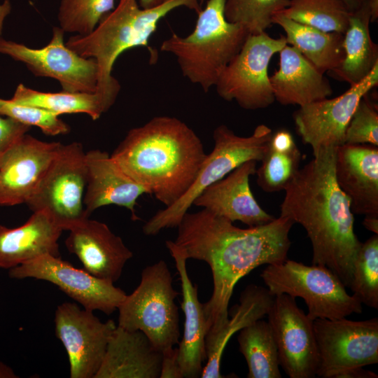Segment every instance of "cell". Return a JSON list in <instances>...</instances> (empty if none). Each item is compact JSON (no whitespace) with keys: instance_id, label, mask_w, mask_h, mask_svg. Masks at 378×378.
Returning <instances> with one entry per match:
<instances>
[{"instance_id":"6da1fadb","label":"cell","mask_w":378,"mask_h":378,"mask_svg":"<svg viewBox=\"0 0 378 378\" xmlns=\"http://www.w3.org/2000/svg\"><path fill=\"white\" fill-rule=\"evenodd\" d=\"M293 224L279 216L268 223L242 229L205 209L183 215L173 241L187 259L206 262L212 273L213 292L203 303L206 338L227 320L230 298L243 276L260 265L287 259Z\"/></svg>"},{"instance_id":"7a4b0ae2","label":"cell","mask_w":378,"mask_h":378,"mask_svg":"<svg viewBox=\"0 0 378 378\" xmlns=\"http://www.w3.org/2000/svg\"><path fill=\"white\" fill-rule=\"evenodd\" d=\"M337 147L321 148L284 189L280 216L302 225L312 247V264L326 267L346 288L361 246L349 198L335 176Z\"/></svg>"},{"instance_id":"3957f363","label":"cell","mask_w":378,"mask_h":378,"mask_svg":"<svg viewBox=\"0 0 378 378\" xmlns=\"http://www.w3.org/2000/svg\"><path fill=\"white\" fill-rule=\"evenodd\" d=\"M111 156L168 207L193 184L206 154L200 138L187 124L159 115L131 129Z\"/></svg>"},{"instance_id":"277c9868","label":"cell","mask_w":378,"mask_h":378,"mask_svg":"<svg viewBox=\"0 0 378 378\" xmlns=\"http://www.w3.org/2000/svg\"><path fill=\"white\" fill-rule=\"evenodd\" d=\"M202 10L199 0H169L151 9L141 8L137 0H119L113 10L106 13L89 34H76L65 42L66 46L80 56L94 59L98 66L96 92L113 105L120 90L118 80L112 76L117 58L125 50L139 46L148 48L151 59L157 55L148 46L159 21L179 7Z\"/></svg>"},{"instance_id":"5b68a950","label":"cell","mask_w":378,"mask_h":378,"mask_svg":"<svg viewBox=\"0 0 378 378\" xmlns=\"http://www.w3.org/2000/svg\"><path fill=\"white\" fill-rule=\"evenodd\" d=\"M225 0H207L197 13L192 31L176 33L164 40L160 50L173 54L182 75L205 92L215 85L223 69L238 53L250 34L242 26L228 22Z\"/></svg>"},{"instance_id":"8992f818","label":"cell","mask_w":378,"mask_h":378,"mask_svg":"<svg viewBox=\"0 0 378 378\" xmlns=\"http://www.w3.org/2000/svg\"><path fill=\"white\" fill-rule=\"evenodd\" d=\"M179 293L166 262L145 267L136 288L118 307V326L141 330L162 353L179 342V314L175 300Z\"/></svg>"},{"instance_id":"52a82bcc","label":"cell","mask_w":378,"mask_h":378,"mask_svg":"<svg viewBox=\"0 0 378 378\" xmlns=\"http://www.w3.org/2000/svg\"><path fill=\"white\" fill-rule=\"evenodd\" d=\"M272 132L263 124L258 125L248 136L237 135L225 125L216 127L213 133L214 148L206 154L193 184L175 203L152 216L143 226L144 233L155 236L164 229L177 227L194 200L207 186L246 161L260 162Z\"/></svg>"},{"instance_id":"ba28073f","label":"cell","mask_w":378,"mask_h":378,"mask_svg":"<svg viewBox=\"0 0 378 378\" xmlns=\"http://www.w3.org/2000/svg\"><path fill=\"white\" fill-rule=\"evenodd\" d=\"M260 276L273 295L301 298L312 319H338L362 312V303L346 291L340 279L324 266L288 260L268 265Z\"/></svg>"},{"instance_id":"9c48e42d","label":"cell","mask_w":378,"mask_h":378,"mask_svg":"<svg viewBox=\"0 0 378 378\" xmlns=\"http://www.w3.org/2000/svg\"><path fill=\"white\" fill-rule=\"evenodd\" d=\"M85 153L78 142L62 144L26 204L48 214L62 230H70L90 216L84 206Z\"/></svg>"},{"instance_id":"30bf717a","label":"cell","mask_w":378,"mask_h":378,"mask_svg":"<svg viewBox=\"0 0 378 378\" xmlns=\"http://www.w3.org/2000/svg\"><path fill=\"white\" fill-rule=\"evenodd\" d=\"M287 45L285 36L274 38L265 31L249 34L238 53L223 69L215 83L218 94L246 110H257L275 101L268 66Z\"/></svg>"},{"instance_id":"8fae6325","label":"cell","mask_w":378,"mask_h":378,"mask_svg":"<svg viewBox=\"0 0 378 378\" xmlns=\"http://www.w3.org/2000/svg\"><path fill=\"white\" fill-rule=\"evenodd\" d=\"M316 376L338 378L349 370L378 363V318L351 321L316 318Z\"/></svg>"},{"instance_id":"7c38bea8","label":"cell","mask_w":378,"mask_h":378,"mask_svg":"<svg viewBox=\"0 0 378 378\" xmlns=\"http://www.w3.org/2000/svg\"><path fill=\"white\" fill-rule=\"evenodd\" d=\"M64 31L54 27L48 44L41 48L6 40L0 36V53L22 62L37 77H48L59 82L69 92H95L98 66L92 58L80 56L64 41Z\"/></svg>"},{"instance_id":"4fadbf2b","label":"cell","mask_w":378,"mask_h":378,"mask_svg":"<svg viewBox=\"0 0 378 378\" xmlns=\"http://www.w3.org/2000/svg\"><path fill=\"white\" fill-rule=\"evenodd\" d=\"M8 276L15 279L34 278L50 282L83 308L99 310L107 315L118 309L127 295L114 283L97 278L50 254L9 270Z\"/></svg>"},{"instance_id":"5bb4252c","label":"cell","mask_w":378,"mask_h":378,"mask_svg":"<svg viewBox=\"0 0 378 378\" xmlns=\"http://www.w3.org/2000/svg\"><path fill=\"white\" fill-rule=\"evenodd\" d=\"M57 337L65 348L71 378H94L117 325L102 322L92 311L74 302H63L55 313Z\"/></svg>"},{"instance_id":"9a60e30c","label":"cell","mask_w":378,"mask_h":378,"mask_svg":"<svg viewBox=\"0 0 378 378\" xmlns=\"http://www.w3.org/2000/svg\"><path fill=\"white\" fill-rule=\"evenodd\" d=\"M267 315L285 373L290 378L316 377L318 357L314 320L287 294L274 295Z\"/></svg>"},{"instance_id":"2e32d148","label":"cell","mask_w":378,"mask_h":378,"mask_svg":"<svg viewBox=\"0 0 378 378\" xmlns=\"http://www.w3.org/2000/svg\"><path fill=\"white\" fill-rule=\"evenodd\" d=\"M377 85L378 64L363 80L340 96L309 103L294 112L296 131L311 146L313 155L321 148L344 144L347 125L358 102Z\"/></svg>"},{"instance_id":"e0dca14e","label":"cell","mask_w":378,"mask_h":378,"mask_svg":"<svg viewBox=\"0 0 378 378\" xmlns=\"http://www.w3.org/2000/svg\"><path fill=\"white\" fill-rule=\"evenodd\" d=\"M41 141L27 133L0 160V206L26 204L62 146Z\"/></svg>"},{"instance_id":"ac0fdd59","label":"cell","mask_w":378,"mask_h":378,"mask_svg":"<svg viewBox=\"0 0 378 378\" xmlns=\"http://www.w3.org/2000/svg\"><path fill=\"white\" fill-rule=\"evenodd\" d=\"M69 231L66 247L78 257L85 271L113 283L120 279L133 256L121 237L104 223L89 218Z\"/></svg>"},{"instance_id":"d6986e66","label":"cell","mask_w":378,"mask_h":378,"mask_svg":"<svg viewBox=\"0 0 378 378\" xmlns=\"http://www.w3.org/2000/svg\"><path fill=\"white\" fill-rule=\"evenodd\" d=\"M256 164L255 160L244 162L203 190L192 205L202 207L232 223L240 221L248 227L271 222L275 218L260 207L249 186V178L257 169Z\"/></svg>"},{"instance_id":"ffe728a7","label":"cell","mask_w":378,"mask_h":378,"mask_svg":"<svg viewBox=\"0 0 378 378\" xmlns=\"http://www.w3.org/2000/svg\"><path fill=\"white\" fill-rule=\"evenodd\" d=\"M335 176L354 214H378V146L347 144L337 146Z\"/></svg>"},{"instance_id":"44dd1931","label":"cell","mask_w":378,"mask_h":378,"mask_svg":"<svg viewBox=\"0 0 378 378\" xmlns=\"http://www.w3.org/2000/svg\"><path fill=\"white\" fill-rule=\"evenodd\" d=\"M87 170L84 206L89 216L98 208L116 205L130 210L132 219L136 215V200L149 194L143 186L131 178L106 151L99 149L85 153Z\"/></svg>"},{"instance_id":"7402d4cb","label":"cell","mask_w":378,"mask_h":378,"mask_svg":"<svg viewBox=\"0 0 378 378\" xmlns=\"http://www.w3.org/2000/svg\"><path fill=\"white\" fill-rule=\"evenodd\" d=\"M166 246L174 259L182 290L181 309L184 314L183 335L178 342V359L183 377H200L203 363L206 360L205 338L206 319L203 304L198 299L197 286L194 285L187 272V258L173 241Z\"/></svg>"},{"instance_id":"603a6c76","label":"cell","mask_w":378,"mask_h":378,"mask_svg":"<svg viewBox=\"0 0 378 378\" xmlns=\"http://www.w3.org/2000/svg\"><path fill=\"white\" fill-rule=\"evenodd\" d=\"M162 360L143 332L117 325L94 378H160Z\"/></svg>"},{"instance_id":"cb8c5ba5","label":"cell","mask_w":378,"mask_h":378,"mask_svg":"<svg viewBox=\"0 0 378 378\" xmlns=\"http://www.w3.org/2000/svg\"><path fill=\"white\" fill-rule=\"evenodd\" d=\"M279 53V69L270 76L275 100L282 105L302 106L332 94L324 74L296 48L287 44Z\"/></svg>"},{"instance_id":"d4e9b609","label":"cell","mask_w":378,"mask_h":378,"mask_svg":"<svg viewBox=\"0 0 378 378\" xmlns=\"http://www.w3.org/2000/svg\"><path fill=\"white\" fill-rule=\"evenodd\" d=\"M62 231L44 211L33 212L17 227L0 225V269L9 270L46 254L60 257Z\"/></svg>"},{"instance_id":"484cf974","label":"cell","mask_w":378,"mask_h":378,"mask_svg":"<svg viewBox=\"0 0 378 378\" xmlns=\"http://www.w3.org/2000/svg\"><path fill=\"white\" fill-rule=\"evenodd\" d=\"M274 295L267 288L250 284L241 293L239 303L228 310L227 320L214 335L206 338V365L202 378L224 377L220 371L221 358L231 337L243 328L263 318L272 304Z\"/></svg>"},{"instance_id":"4316f807","label":"cell","mask_w":378,"mask_h":378,"mask_svg":"<svg viewBox=\"0 0 378 378\" xmlns=\"http://www.w3.org/2000/svg\"><path fill=\"white\" fill-rule=\"evenodd\" d=\"M368 1L351 12L343 36L344 59L337 68L328 72L350 86L363 80L378 64V47L370 32L371 14Z\"/></svg>"},{"instance_id":"83f0119b","label":"cell","mask_w":378,"mask_h":378,"mask_svg":"<svg viewBox=\"0 0 378 378\" xmlns=\"http://www.w3.org/2000/svg\"><path fill=\"white\" fill-rule=\"evenodd\" d=\"M272 24L281 27L285 31L287 44L296 48L321 73L334 70L342 62L343 34L326 32L297 22L279 13L274 16Z\"/></svg>"},{"instance_id":"f1b7e54d","label":"cell","mask_w":378,"mask_h":378,"mask_svg":"<svg viewBox=\"0 0 378 378\" xmlns=\"http://www.w3.org/2000/svg\"><path fill=\"white\" fill-rule=\"evenodd\" d=\"M302 155L292 134L286 129L272 132L256 169L257 184L265 192L284 190L300 169Z\"/></svg>"},{"instance_id":"f546056e","label":"cell","mask_w":378,"mask_h":378,"mask_svg":"<svg viewBox=\"0 0 378 378\" xmlns=\"http://www.w3.org/2000/svg\"><path fill=\"white\" fill-rule=\"evenodd\" d=\"M15 103L42 108L58 115L85 113L93 120L108 111L112 105L97 92H45L19 84L10 99Z\"/></svg>"},{"instance_id":"4dcf8cb0","label":"cell","mask_w":378,"mask_h":378,"mask_svg":"<svg viewBox=\"0 0 378 378\" xmlns=\"http://www.w3.org/2000/svg\"><path fill=\"white\" fill-rule=\"evenodd\" d=\"M239 349L247 363L248 378H281L276 344L267 321L258 319L239 330Z\"/></svg>"},{"instance_id":"1f68e13d","label":"cell","mask_w":378,"mask_h":378,"mask_svg":"<svg viewBox=\"0 0 378 378\" xmlns=\"http://www.w3.org/2000/svg\"><path fill=\"white\" fill-rule=\"evenodd\" d=\"M351 12L344 0H290L279 13L326 32L344 34Z\"/></svg>"},{"instance_id":"d6a6232c","label":"cell","mask_w":378,"mask_h":378,"mask_svg":"<svg viewBox=\"0 0 378 378\" xmlns=\"http://www.w3.org/2000/svg\"><path fill=\"white\" fill-rule=\"evenodd\" d=\"M349 288L362 304L378 309V234L361 244Z\"/></svg>"},{"instance_id":"836d02e7","label":"cell","mask_w":378,"mask_h":378,"mask_svg":"<svg viewBox=\"0 0 378 378\" xmlns=\"http://www.w3.org/2000/svg\"><path fill=\"white\" fill-rule=\"evenodd\" d=\"M290 0H225L224 15L232 23L244 27L250 34L269 28L274 16L289 5Z\"/></svg>"},{"instance_id":"e575fe53","label":"cell","mask_w":378,"mask_h":378,"mask_svg":"<svg viewBox=\"0 0 378 378\" xmlns=\"http://www.w3.org/2000/svg\"><path fill=\"white\" fill-rule=\"evenodd\" d=\"M115 0H61L57 20L64 31L85 36L114 9Z\"/></svg>"},{"instance_id":"d590c367","label":"cell","mask_w":378,"mask_h":378,"mask_svg":"<svg viewBox=\"0 0 378 378\" xmlns=\"http://www.w3.org/2000/svg\"><path fill=\"white\" fill-rule=\"evenodd\" d=\"M0 115L13 119L23 125L38 127L49 136L66 134L69 126L57 114L46 109L18 104L0 98Z\"/></svg>"},{"instance_id":"8d00e7d4","label":"cell","mask_w":378,"mask_h":378,"mask_svg":"<svg viewBox=\"0 0 378 378\" xmlns=\"http://www.w3.org/2000/svg\"><path fill=\"white\" fill-rule=\"evenodd\" d=\"M368 94L361 98L350 119L344 144L378 146L377 106L368 98Z\"/></svg>"},{"instance_id":"74e56055","label":"cell","mask_w":378,"mask_h":378,"mask_svg":"<svg viewBox=\"0 0 378 378\" xmlns=\"http://www.w3.org/2000/svg\"><path fill=\"white\" fill-rule=\"evenodd\" d=\"M30 128L13 119L0 115V160L15 142L27 133Z\"/></svg>"},{"instance_id":"f35d334b","label":"cell","mask_w":378,"mask_h":378,"mask_svg":"<svg viewBox=\"0 0 378 378\" xmlns=\"http://www.w3.org/2000/svg\"><path fill=\"white\" fill-rule=\"evenodd\" d=\"M160 378H183L177 348L174 347L162 353Z\"/></svg>"},{"instance_id":"ab89813d","label":"cell","mask_w":378,"mask_h":378,"mask_svg":"<svg viewBox=\"0 0 378 378\" xmlns=\"http://www.w3.org/2000/svg\"><path fill=\"white\" fill-rule=\"evenodd\" d=\"M377 374L363 370V367L354 368L341 374L338 378H377Z\"/></svg>"},{"instance_id":"60d3db41","label":"cell","mask_w":378,"mask_h":378,"mask_svg":"<svg viewBox=\"0 0 378 378\" xmlns=\"http://www.w3.org/2000/svg\"><path fill=\"white\" fill-rule=\"evenodd\" d=\"M363 225L367 230L378 234V214L365 215Z\"/></svg>"},{"instance_id":"b9f144b4","label":"cell","mask_w":378,"mask_h":378,"mask_svg":"<svg viewBox=\"0 0 378 378\" xmlns=\"http://www.w3.org/2000/svg\"><path fill=\"white\" fill-rule=\"evenodd\" d=\"M19 376L15 372L14 370L0 360V378H18Z\"/></svg>"},{"instance_id":"7bdbcfd3","label":"cell","mask_w":378,"mask_h":378,"mask_svg":"<svg viewBox=\"0 0 378 378\" xmlns=\"http://www.w3.org/2000/svg\"><path fill=\"white\" fill-rule=\"evenodd\" d=\"M169 0H137L139 6L144 9H151L160 6Z\"/></svg>"},{"instance_id":"ee69618b","label":"cell","mask_w":378,"mask_h":378,"mask_svg":"<svg viewBox=\"0 0 378 378\" xmlns=\"http://www.w3.org/2000/svg\"><path fill=\"white\" fill-rule=\"evenodd\" d=\"M369 6L371 14V22H374L378 19V0H369Z\"/></svg>"},{"instance_id":"f6af8a7d","label":"cell","mask_w":378,"mask_h":378,"mask_svg":"<svg viewBox=\"0 0 378 378\" xmlns=\"http://www.w3.org/2000/svg\"><path fill=\"white\" fill-rule=\"evenodd\" d=\"M351 11L358 9L369 0H344Z\"/></svg>"},{"instance_id":"bcb514c9","label":"cell","mask_w":378,"mask_h":378,"mask_svg":"<svg viewBox=\"0 0 378 378\" xmlns=\"http://www.w3.org/2000/svg\"><path fill=\"white\" fill-rule=\"evenodd\" d=\"M10 6L8 1H6L3 5H0V18L9 13Z\"/></svg>"},{"instance_id":"7dc6e473","label":"cell","mask_w":378,"mask_h":378,"mask_svg":"<svg viewBox=\"0 0 378 378\" xmlns=\"http://www.w3.org/2000/svg\"><path fill=\"white\" fill-rule=\"evenodd\" d=\"M206 1H207V0H199L201 6H202V5L203 4V3H204V2Z\"/></svg>"}]
</instances>
